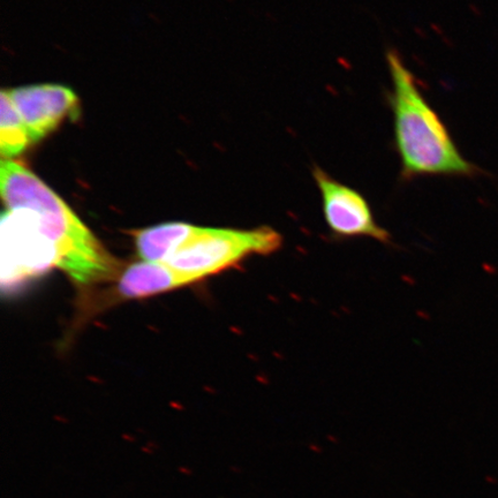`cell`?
<instances>
[{"mask_svg":"<svg viewBox=\"0 0 498 498\" xmlns=\"http://www.w3.org/2000/svg\"><path fill=\"white\" fill-rule=\"evenodd\" d=\"M2 197L7 210H23L52 247L55 267L78 284L104 282L118 263L82 220L35 173L20 161L3 158Z\"/></svg>","mask_w":498,"mask_h":498,"instance_id":"6da1fadb","label":"cell"},{"mask_svg":"<svg viewBox=\"0 0 498 498\" xmlns=\"http://www.w3.org/2000/svg\"><path fill=\"white\" fill-rule=\"evenodd\" d=\"M391 88L389 104L393 113L394 143L400 158V179L421 177H473L478 166L468 161L455 146L448 127L438 116L398 51L386 53Z\"/></svg>","mask_w":498,"mask_h":498,"instance_id":"7a4b0ae2","label":"cell"},{"mask_svg":"<svg viewBox=\"0 0 498 498\" xmlns=\"http://www.w3.org/2000/svg\"><path fill=\"white\" fill-rule=\"evenodd\" d=\"M284 238L277 229L200 227L184 223L180 240L163 262L194 282L238 267L254 255H272L282 249Z\"/></svg>","mask_w":498,"mask_h":498,"instance_id":"3957f363","label":"cell"},{"mask_svg":"<svg viewBox=\"0 0 498 498\" xmlns=\"http://www.w3.org/2000/svg\"><path fill=\"white\" fill-rule=\"evenodd\" d=\"M312 176L320 191L323 217L332 239L370 238L383 245H392L386 228L377 224L369 202L359 190L337 180L318 165Z\"/></svg>","mask_w":498,"mask_h":498,"instance_id":"277c9868","label":"cell"},{"mask_svg":"<svg viewBox=\"0 0 498 498\" xmlns=\"http://www.w3.org/2000/svg\"><path fill=\"white\" fill-rule=\"evenodd\" d=\"M6 91L32 141L44 138L66 117L78 112L79 99L75 92L60 84H35Z\"/></svg>","mask_w":498,"mask_h":498,"instance_id":"5b68a950","label":"cell"},{"mask_svg":"<svg viewBox=\"0 0 498 498\" xmlns=\"http://www.w3.org/2000/svg\"><path fill=\"white\" fill-rule=\"evenodd\" d=\"M195 283L189 276L181 274L160 262L142 261L127 268L121 275L118 291L125 297H143Z\"/></svg>","mask_w":498,"mask_h":498,"instance_id":"8992f818","label":"cell"},{"mask_svg":"<svg viewBox=\"0 0 498 498\" xmlns=\"http://www.w3.org/2000/svg\"><path fill=\"white\" fill-rule=\"evenodd\" d=\"M0 149L3 158L20 155L32 140L20 113L6 90L2 91L0 106Z\"/></svg>","mask_w":498,"mask_h":498,"instance_id":"52a82bcc","label":"cell"},{"mask_svg":"<svg viewBox=\"0 0 498 498\" xmlns=\"http://www.w3.org/2000/svg\"><path fill=\"white\" fill-rule=\"evenodd\" d=\"M179 472L182 474H186V475H193V471H190L189 468H187V467H179Z\"/></svg>","mask_w":498,"mask_h":498,"instance_id":"ba28073f","label":"cell"},{"mask_svg":"<svg viewBox=\"0 0 498 498\" xmlns=\"http://www.w3.org/2000/svg\"><path fill=\"white\" fill-rule=\"evenodd\" d=\"M142 451H144V452H146V453H149V454H152V453H154V452H152V451H151L150 449H147V448H142Z\"/></svg>","mask_w":498,"mask_h":498,"instance_id":"9c48e42d","label":"cell"}]
</instances>
